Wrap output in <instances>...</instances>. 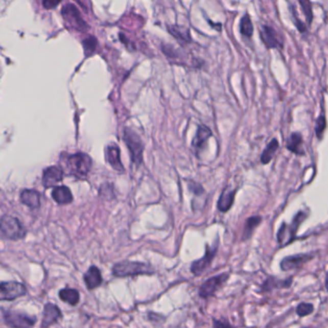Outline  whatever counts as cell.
<instances>
[{"mask_svg":"<svg viewBox=\"0 0 328 328\" xmlns=\"http://www.w3.org/2000/svg\"><path fill=\"white\" fill-rule=\"evenodd\" d=\"M112 272L116 277H127L143 274L150 275L154 273V270L146 263L123 261L114 265Z\"/></svg>","mask_w":328,"mask_h":328,"instance_id":"1","label":"cell"},{"mask_svg":"<svg viewBox=\"0 0 328 328\" xmlns=\"http://www.w3.org/2000/svg\"><path fill=\"white\" fill-rule=\"evenodd\" d=\"M66 164L67 172L71 175H74L77 178H85L90 173L92 161L88 154L77 152L67 156Z\"/></svg>","mask_w":328,"mask_h":328,"instance_id":"2","label":"cell"},{"mask_svg":"<svg viewBox=\"0 0 328 328\" xmlns=\"http://www.w3.org/2000/svg\"><path fill=\"white\" fill-rule=\"evenodd\" d=\"M308 217V214L303 211H299L295 215L292 222L288 224L286 222H283L280 226L278 232H277V241L279 246H285L291 244L293 241H295L296 237V232L300 224L304 222V220Z\"/></svg>","mask_w":328,"mask_h":328,"instance_id":"3","label":"cell"},{"mask_svg":"<svg viewBox=\"0 0 328 328\" xmlns=\"http://www.w3.org/2000/svg\"><path fill=\"white\" fill-rule=\"evenodd\" d=\"M0 223V232L2 239L17 241L25 238L26 230L17 218L9 215H4L1 218Z\"/></svg>","mask_w":328,"mask_h":328,"instance_id":"4","label":"cell"},{"mask_svg":"<svg viewBox=\"0 0 328 328\" xmlns=\"http://www.w3.org/2000/svg\"><path fill=\"white\" fill-rule=\"evenodd\" d=\"M123 139L129 149L132 163L139 167L143 162V153L145 145L139 135L129 127H125L123 130Z\"/></svg>","mask_w":328,"mask_h":328,"instance_id":"5","label":"cell"},{"mask_svg":"<svg viewBox=\"0 0 328 328\" xmlns=\"http://www.w3.org/2000/svg\"><path fill=\"white\" fill-rule=\"evenodd\" d=\"M2 318L4 322L11 327H30L36 323V318L25 313L3 310Z\"/></svg>","mask_w":328,"mask_h":328,"instance_id":"6","label":"cell"},{"mask_svg":"<svg viewBox=\"0 0 328 328\" xmlns=\"http://www.w3.org/2000/svg\"><path fill=\"white\" fill-rule=\"evenodd\" d=\"M62 16L65 21L72 28H74L78 31H86L88 29V25L81 17L80 12L74 4H66L62 9Z\"/></svg>","mask_w":328,"mask_h":328,"instance_id":"7","label":"cell"},{"mask_svg":"<svg viewBox=\"0 0 328 328\" xmlns=\"http://www.w3.org/2000/svg\"><path fill=\"white\" fill-rule=\"evenodd\" d=\"M27 290L24 284L15 281L2 282L0 285V299L4 300H14L20 296L26 295Z\"/></svg>","mask_w":328,"mask_h":328,"instance_id":"8","label":"cell"},{"mask_svg":"<svg viewBox=\"0 0 328 328\" xmlns=\"http://www.w3.org/2000/svg\"><path fill=\"white\" fill-rule=\"evenodd\" d=\"M228 278H229V274L227 272H224L206 280L199 288V295L202 298H207L211 295H215V293L220 288L222 287V285L227 281Z\"/></svg>","mask_w":328,"mask_h":328,"instance_id":"9","label":"cell"},{"mask_svg":"<svg viewBox=\"0 0 328 328\" xmlns=\"http://www.w3.org/2000/svg\"><path fill=\"white\" fill-rule=\"evenodd\" d=\"M260 38L268 50H282L283 48V41H280L278 34L271 26L263 25Z\"/></svg>","mask_w":328,"mask_h":328,"instance_id":"10","label":"cell"},{"mask_svg":"<svg viewBox=\"0 0 328 328\" xmlns=\"http://www.w3.org/2000/svg\"><path fill=\"white\" fill-rule=\"evenodd\" d=\"M217 251H218V243L213 247L206 246L205 255L201 259L195 261L192 264L191 271L195 275H200L202 272H204L210 267L211 263L213 262L214 258L217 254Z\"/></svg>","mask_w":328,"mask_h":328,"instance_id":"11","label":"cell"},{"mask_svg":"<svg viewBox=\"0 0 328 328\" xmlns=\"http://www.w3.org/2000/svg\"><path fill=\"white\" fill-rule=\"evenodd\" d=\"M313 257L314 255L312 253H299L287 256L280 263V268L283 271H293L301 268L304 264L312 260Z\"/></svg>","mask_w":328,"mask_h":328,"instance_id":"12","label":"cell"},{"mask_svg":"<svg viewBox=\"0 0 328 328\" xmlns=\"http://www.w3.org/2000/svg\"><path fill=\"white\" fill-rule=\"evenodd\" d=\"M64 172L57 166H50L46 168L42 173V185L44 188L49 189L55 186L59 182L63 180Z\"/></svg>","mask_w":328,"mask_h":328,"instance_id":"13","label":"cell"},{"mask_svg":"<svg viewBox=\"0 0 328 328\" xmlns=\"http://www.w3.org/2000/svg\"><path fill=\"white\" fill-rule=\"evenodd\" d=\"M62 318V313L55 304L46 303L43 308L42 313V327H49L50 325L57 322L59 319Z\"/></svg>","mask_w":328,"mask_h":328,"instance_id":"14","label":"cell"},{"mask_svg":"<svg viewBox=\"0 0 328 328\" xmlns=\"http://www.w3.org/2000/svg\"><path fill=\"white\" fill-rule=\"evenodd\" d=\"M211 136H212V131L210 130L209 127H207L205 125H199L197 128L196 137L192 142L193 148H195L197 152H199L204 148L208 139L211 138Z\"/></svg>","mask_w":328,"mask_h":328,"instance_id":"15","label":"cell"},{"mask_svg":"<svg viewBox=\"0 0 328 328\" xmlns=\"http://www.w3.org/2000/svg\"><path fill=\"white\" fill-rule=\"evenodd\" d=\"M107 162L116 172H124L123 164L121 160V149L116 145L108 146L106 150Z\"/></svg>","mask_w":328,"mask_h":328,"instance_id":"16","label":"cell"},{"mask_svg":"<svg viewBox=\"0 0 328 328\" xmlns=\"http://www.w3.org/2000/svg\"><path fill=\"white\" fill-rule=\"evenodd\" d=\"M54 201L60 205H66L74 201V196L72 191L66 186H57L51 193Z\"/></svg>","mask_w":328,"mask_h":328,"instance_id":"17","label":"cell"},{"mask_svg":"<svg viewBox=\"0 0 328 328\" xmlns=\"http://www.w3.org/2000/svg\"><path fill=\"white\" fill-rule=\"evenodd\" d=\"M20 201L31 209H38L41 205V194L36 190H24L20 193Z\"/></svg>","mask_w":328,"mask_h":328,"instance_id":"18","label":"cell"},{"mask_svg":"<svg viewBox=\"0 0 328 328\" xmlns=\"http://www.w3.org/2000/svg\"><path fill=\"white\" fill-rule=\"evenodd\" d=\"M84 281L89 290H93L96 288L99 287L102 284L103 279L99 268L96 266L90 267V269L84 275Z\"/></svg>","mask_w":328,"mask_h":328,"instance_id":"19","label":"cell"},{"mask_svg":"<svg viewBox=\"0 0 328 328\" xmlns=\"http://www.w3.org/2000/svg\"><path fill=\"white\" fill-rule=\"evenodd\" d=\"M235 194H236L235 190H229L228 188H225L222 191V195L220 196V198L218 200V209L221 212L225 213V212L229 211L230 208L232 207L233 203H234Z\"/></svg>","mask_w":328,"mask_h":328,"instance_id":"20","label":"cell"},{"mask_svg":"<svg viewBox=\"0 0 328 328\" xmlns=\"http://www.w3.org/2000/svg\"><path fill=\"white\" fill-rule=\"evenodd\" d=\"M292 282H293V277L281 280L276 277L270 276L263 283L262 290L264 292H270L273 289H288L291 287Z\"/></svg>","mask_w":328,"mask_h":328,"instance_id":"21","label":"cell"},{"mask_svg":"<svg viewBox=\"0 0 328 328\" xmlns=\"http://www.w3.org/2000/svg\"><path fill=\"white\" fill-rule=\"evenodd\" d=\"M302 142H303V139H302L301 134H299L297 132H294L288 138L286 148H287L288 150L292 151L293 153H295L296 155H304Z\"/></svg>","mask_w":328,"mask_h":328,"instance_id":"22","label":"cell"},{"mask_svg":"<svg viewBox=\"0 0 328 328\" xmlns=\"http://www.w3.org/2000/svg\"><path fill=\"white\" fill-rule=\"evenodd\" d=\"M59 297L62 301L69 304L72 306H75L79 303L80 295L79 292L75 289L72 288H65L59 292Z\"/></svg>","mask_w":328,"mask_h":328,"instance_id":"23","label":"cell"},{"mask_svg":"<svg viewBox=\"0 0 328 328\" xmlns=\"http://www.w3.org/2000/svg\"><path fill=\"white\" fill-rule=\"evenodd\" d=\"M261 222H262V217L260 216H253L246 220L245 228L243 231V237H242L243 241H246L251 237L255 228L261 223Z\"/></svg>","mask_w":328,"mask_h":328,"instance_id":"24","label":"cell"},{"mask_svg":"<svg viewBox=\"0 0 328 328\" xmlns=\"http://www.w3.org/2000/svg\"><path fill=\"white\" fill-rule=\"evenodd\" d=\"M278 148V140L276 139H271L263 151L262 155H261V163L264 165L269 164Z\"/></svg>","mask_w":328,"mask_h":328,"instance_id":"25","label":"cell"},{"mask_svg":"<svg viewBox=\"0 0 328 328\" xmlns=\"http://www.w3.org/2000/svg\"><path fill=\"white\" fill-rule=\"evenodd\" d=\"M240 32L242 34V36L246 39H250L253 35L254 27L248 14H246L240 20Z\"/></svg>","mask_w":328,"mask_h":328,"instance_id":"26","label":"cell"},{"mask_svg":"<svg viewBox=\"0 0 328 328\" xmlns=\"http://www.w3.org/2000/svg\"><path fill=\"white\" fill-rule=\"evenodd\" d=\"M169 31L178 41H182V42H191L192 41V39L190 37L189 30L185 29L184 27L170 26L169 27Z\"/></svg>","mask_w":328,"mask_h":328,"instance_id":"27","label":"cell"},{"mask_svg":"<svg viewBox=\"0 0 328 328\" xmlns=\"http://www.w3.org/2000/svg\"><path fill=\"white\" fill-rule=\"evenodd\" d=\"M290 13H291V17H292V20L294 22L296 29L300 32L301 34H306L308 31H307V27H306V25L304 24L303 21L300 20V18L298 17V15H297V12L295 11V7L290 4Z\"/></svg>","mask_w":328,"mask_h":328,"instance_id":"28","label":"cell"},{"mask_svg":"<svg viewBox=\"0 0 328 328\" xmlns=\"http://www.w3.org/2000/svg\"><path fill=\"white\" fill-rule=\"evenodd\" d=\"M298 1L306 18L307 25H311L313 21V8H312L311 1L310 0H298Z\"/></svg>","mask_w":328,"mask_h":328,"instance_id":"29","label":"cell"},{"mask_svg":"<svg viewBox=\"0 0 328 328\" xmlns=\"http://www.w3.org/2000/svg\"><path fill=\"white\" fill-rule=\"evenodd\" d=\"M98 45V41L97 38L93 36H89L83 41V46H84V51L87 56H90V54L96 50Z\"/></svg>","mask_w":328,"mask_h":328,"instance_id":"30","label":"cell"},{"mask_svg":"<svg viewBox=\"0 0 328 328\" xmlns=\"http://www.w3.org/2000/svg\"><path fill=\"white\" fill-rule=\"evenodd\" d=\"M326 128V119L324 115H320L317 122H316V126H315V131H316V134H317V137L318 139H320L322 138V135H323V132L325 130Z\"/></svg>","mask_w":328,"mask_h":328,"instance_id":"31","label":"cell"},{"mask_svg":"<svg viewBox=\"0 0 328 328\" xmlns=\"http://www.w3.org/2000/svg\"><path fill=\"white\" fill-rule=\"evenodd\" d=\"M314 311V306L313 304L311 303H305V302H302V303L299 304L296 308V314L299 316V317H305V316H308L310 315Z\"/></svg>","mask_w":328,"mask_h":328,"instance_id":"32","label":"cell"},{"mask_svg":"<svg viewBox=\"0 0 328 328\" xmlns=\"http://www.w3.org/2000/svg\"><path fill=\"white\" fill-rule=\"evenodd\" d=\"M188 186H189L190 191L192 193H194L195 195H197V196H200V195H202L204 193V189L202 188V186L200 184H197L196 182H194V181L189 182Z\"/></svg>","mask_w":328,"mask_h":328,"instance_id":"33","label":"cell"},{"mask_svg":"<svg viewBox=\"0 0 328 328\" xmlns=\"http://www.w3.org/2000/svg\"><path fill=\"white\" fill-rule=\"evenodd\" d=\"M62 0H43L42 5L46 10L56 8Z\"/></svg>","mask_w":328,"mask_h":328,"instance_id":"34","label":"cell"},{"mask_svg":"<svg viewBox=\"0 0 328 328\" xmlns=\"http://www.w3.org/2000/svg\"><path fill=\"white\" fill-rule=\"evenodd\" d=\"M325 287H326V290L328 291V271L326 273V278H325Z\"/></svg>","mask_w":328,"mask_h":328,"instance_id":"35","label":"cell"}]
</instances>
